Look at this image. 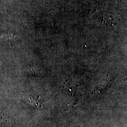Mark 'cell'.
<instances>
[{"instance_id":"obj_1","label":"cell","mask_w":127,"mask_h":127,"mask_svg":"<svg viewBox=\"0 0 127 127\" xmlns=\"http://www.w3.org/2000/svg\"><path fill=\"white\" fill-rule=\"evenodd\" d=\"M18 35L14 34L13 33L2 34L0 35V41L11 42L15 41L18 39Z\"/></svg>"}]
</instances>
